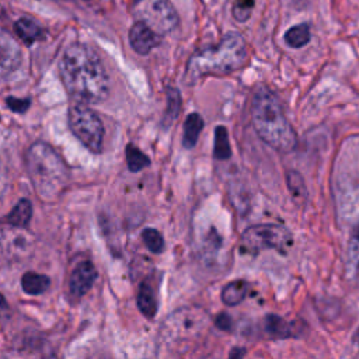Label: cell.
Listing matches in <instances>:
<instances>
[{
    "label": "cell",
    "mask_w": 359,
    "mask_h": 359,
    "mask_svg": "<svg viewBox=\"0 0 359 359\" xmlns=\"http://www.w3.org/2000/svg\"><path fill=\"white\" fill-rule=\"evenodd\" d=\"M59 73L66 92L79 103L100 104L110 95V77L103 61L86 43L69 45L61 58Z\"/></svg>",
    "instance_id": "6da1fadb"
},
{
    "label": "cell",
    "mask_w": 359,
    "mask_h": 359,
    "mask_svg": "<svg viewBox=\"0 0 359 359\" xmlns=\"http://www.w3.org/2000/svg\"><path fill=\"white\" fill-rule=\"evenodd\" d=\"M251 121L258 137L281 153L292 152L298 135L284 114L282 106L265 86L257 87L251 101Z\"/></svg>",
    "instance_id": "7a4b0ae2"
},
{
    "label": "cell",
    "mask_w": 359,
    "mask_h": 359,
    "mask_svg": "<svg viewBox=\"0 0 359 359\" xmlns=\"http://www.w3.org/2000/svg\"><path fill=\"white\" fill-rule=\"evenodd\" d=\"M249 58L247 43L237 32L224 35L219 43L193 54L187 64L184 81L188 84L205 76H224L242 69Z\"/></svg>",
    "instance_id": "3957f363"
},
{
    "label": "cell",
    "mask_w": 359,
    "mask_h": 359,
    "mask_svg": "<svg viewBox=\"0 0 359 359\" xmlns=\"http://www.w3.org/2000/svg\"><path fill=\"white\" fill-rule=\"evenodd\" d=\"M31 184L43 202H55L69 182V170L64 159L45 142H35L26 155Z\"/></svg>",
    "instance_id": "277c9868"
},
{
    "label": "cell",
    "mask_w": 359,
    "mask_h": 359,
    "mask_svg": "<svg viewBox=\"0 0 359 359\" xmlns=\"http://www.w3.org/2000/svg\"><path fill=\"white\" fill-rule=\"evenodd\" d=\"M209 320V313L201 307H182L171 313L163 323L160 340L167 345L193 342L206 331Z\"/></svg>",
    "instance_id": "5b68a950"
},
{
    "label": "cell",
    "mask_w": 359,
    "mask_h": 359,
    "mask_svg": "<svg viewBox=\"0 0 359 359\" xmlns=\"http://www.w3.org/2000/svg\"><path fill=\"white\" fill-rule=\"evenodd\" d=\"M293 244V236L282 224L265 223L255 224L244 231L240 239V251L249 255H257L265 250H275L287 254Z\"/></svg>",
    "instance_id": "8992f818"
},
{
    "label": "cell",
    "mask_w": 359,
    "mask_h": 359,
    "mask_svg": "<svg viewBox=\"0 0 359 359\" xmlns=\"http://www.w3.org/2000/svg\"><path fill=\"white\" fill-rule=\"evenodd\" d=\"M68 122L72 133L86 149L93 153L103 151L104 125L93 110L83 103L73 104L68 113Z\"/></svg>",
    "instance_id": "52a82bcc"
},
{
    "label": "cell",
    "mask_w": 359,
    "mask_h": 359,
    "mask_svg": "<svg viewBox=\"0 0 359 359\" xmlns=\"http://www.w3.org/2000/svg\"><path fill=\"white\" fill-rule=\"evenodd\" d=\"M130 12L137 19L164 35L178 26V14L170 0H130Z\"/></svg>",
    "instance_id": "ba28073f"
},
{
    "label": "cell",
    "mask_w": 359,
    "mask_h": 359,
    "mask_svg": "<svg viewBox=\"0 0 359 359\" xmlns=\"http://www.w3.org/2000/svg\"><path fill=\"white\" fill-rule=\"evenodd\" d=\"M34 250L35 239L26 228L0 222V262H26L31 258Z\"/></svg>",
    "instance_id": "9c48e42d"
},
{
    "label": "cell",
    "mask_w": 359,
    "mask_h": 359,
    "mask_svg": "<svg viewBox=\"0 0 359 359\" xmlns=\"http://www.w3.org/2000/svg\"><path fill=\"white\" fill-rule=\"evenodd\" d=\"M21 59L19 43L9 34L0 31V79L13 75L20 68Z\"/></svg>",
    "instance_id": "30bf717a"
},
{
    "label": "cell",
    "mask_w": 359,
    "mask_h": 359,
    "mask_svg": "<svg viewBox=\"0 0 359 359\" xmlns=\"http://www.w3.org/2000/svg\"><path fill=\"white\" fill-rule=\"evenodd\" d=\"M160 41L162 35L142 21H137L129 30L130 47L139 55L151 54L156 47H159Z\"/></svg>",
    "instance_id": "8fae6325"
},
{
    "label": "cell",
    "mask_w": 359,
    "mask_h": 359,
    "mask_svg": "<svg viewBox=\"0 0 359 359\" xmlns=\"http://www.w3.org/2000/svg\"><path fill=\"white\" fill-rule=\"evenodd\" d=\"M97 278V271L92 261H81L70 275L69 292L75 299L83 298L90 289H92Z\"/></svg>",
    "instance_id": "7c38bea8"
},
{
    "label": "cell",
    "mask_w": 359,
    "mask_h": 359,
    "mask_svg": "<svg viewBox=\"0 0 359 359\" xmlns=\"http://www.w3.org/2000/svg\"><path fill=\"white\" fill-rule=\"evenodd\" d=\"M345 275L359 289V226L352 232L345 260Z\"/></svg>",
    "instance_id": "4fadbf2b"
},
{
    "label": "cell",
    "mask_w": 359,
    "mask_h": 359,
    "mask_svg": "<svg viewBox=\"0 0 359 359\" xmlns=\"http://www.w3.org/2000/svg\"><path fill=\"white\" fill-rule=\"evenodd\" d=\"M14 32L27 45H31L45 37L42 26L31 17H20L14 23Z\"/></svg>",
    "instance_id": "5bb4252c"
},
{
    "label": "cell",
    "mask_w": 359,
    "mask_h": 359,
    "mask_svg": "<svg viewBox=\"0 0 359 359\" xmlns=\"http://www.w3.org/2000/svg\"><path fill=\"white\" fill-rule=\"evenodd\" d=\"M138 307L146 319H153L157 313L156 292L149 282H142L138 292Z\"/></svg>",
    "instance_id": "9a60e30c"
},
{
    "label": "cell",
    "mask_w": 359,
    "mask_h": 359,
    "mask_svg": "<svg viewBox=\"0 0 359 359\" xmlns=\"http://www.w3.org/2000/svg\"><path fill=\"white\" fill-rule=\"evenodd\" d=\"M202 129H204V118L198 113L188 114L184 122V137H183V146L186 149H193L197 145Z\"/></svg>",
    "instance_id": "2e32d148"
},
{
    "label": "cell",
    "mask_w": 359,
    "mask_h": 359,
    "mask_svg": "<svg viewBox=\"0 0 359 359\" xmlns=\"http://www.w3.org/2000/svg\"><path fill=\"white\" fill-rule=\"evenodd\" d=\"M51 287V280L47 275L37 273H26L21 277V288L27 295L38 296L47 292Z\"/></svg>",
    "instance_id": "e0dca14e"
},
{
    "label": "cell",
    "mask_w": 359,
    "mask_h": 359,
    "mask_svg": "<svg viewBox=\"0 0 359 359\" xmlns=\"http://www.w3.org/2000/svg\"><path fill=\"white\" fill-rule=\"evenodd\" d=\"M32 217V204L28 200H20L16 206L8 213L3 222L13 224L19 228H27Z\"/></svg>",
    "instance_id": "ac0fdd59"
},
{
    "label": "cell",
    "mask_w": 359,
    "mask_h": 359,
    "mask_svg": "<svg viewBox=\"0 0 359 359\" xmlns=\"http://www.w3.org/2000/svg\"><path fill=\"white\" fill-rule=\"evenodd\" d=\"M247 292H249V284L243 280H236L223 288L220 298L222 302L226 306H237L244 300Z\"/></svg>",
    "instance_id": "d6986e66"
},
{
    "label": "cell",
    "mask_w": 359,
    "mask_h": 359,
    "mask_svg": "<svg viewBox=\"0 0 359 359\" xmlns=\"http://www.w3.org/2000/svg\"><path fill=\"white\" fill-rule=\"evenodd\" d=\"M180 111H182V95L177 88L170 87L167 90V107L162 119V125L164 129L170 128L171 124L178 118Z\"/></svg>",
    "instance_id": "ffe728a7"
},
{
    "label": "cell",
    "mask_w": 359,
    "mask_h": 359,
    "mask_svg": "<svg viewBox=\"0 0 359 359\" xmlns=\"http://www.w3.org/2000/svg\"><path fill=\"white\" fill-rule=\"evenodd\" d=\"M292 324L278 314H268L265 318V331L273 338H289L292 336Z\"/></svg>",
    "instance_id": "44dd1931"
},
{
    "label": "cell",
    "mask_w": 359,
    "mask_h": 359,
    "mask_svg": "<svg viewBox=\"0 0 359 359\" xmlns=\"http://www.w3.org/2000/svg\"><path fill=\"white\" fill-rule=\"evenodd\" d=\"M213 156L216 160H228L232 156V149L229 144V133L226 126L215 128V148Z\"/></svg>",
    "instance_id": "7402d4cb"
},
{
    "label": "cell",
    "mask_w": 359,
    "mask_h": 359,
    "mask_svg": "<svg viewBox=\"0 0 359 359\" xmlns=\"http://www.w3.org/2000/svg\"><path fill=\"white\" fill-rule=\"evenodd\" d=\"M310 27L307 24H298L289 28L285 34V42L291 48H303L310 41Z\"/></svg>",
    "instance_id": "603a6c76"
},
{
    "label": "cell",
    "mask_w": 359,
    "mask_h": 359,
    "mask_svg": "<svg viewBox=\"0 0 359 359\" xmlns=\"http://www.w3.org/2000/svg\"><path fill=\"white\" fill-rule=\"evenodd\" d=\"M126 164L132 173H138L151 166V159L137 146L129 144L126 146Z\"/></svg>",
    "instance_id": "cb8c5ba5"
},
{
    "label": "cell",
    "mask_w": 359,
    "mask_h": 359,
    "mask_svg": "<svg viewBox=\"0 0 359 359\" xmlns=\"http://www.w3.org/2000/svg\"><path fill=\"white\" fill-rule=\"evenodd\" d=\"M142 239L144 243L146 244V247L153 253V254H160L164 250V239L160 235V232H157L156 229L148 228L142 232Z\"/></svg>",
    "instance_id": "d4e9b609"
},
{
    "label": "cell",
    "mask_w": 359,
    "mask_h": 359,
    "mask_svg": "<svg viewBox=\"0 0 359 359\" xmlns=\"http://www.w3.org/2000/svg\"><path fill=\"white\" fill-rule=\"evenodd\" d=\"M254 8V0H236L233 6V16L237 21H247Z\"/></svg>",
    "instance_id": "484cf974"
},
{
    "label": "cell",
    "mask_w": 359,
    "mask_h": 359,
    "mask_svg": "<svg viewBox=\"0 0 359 359\" xmlns=\"http://www.w3.org/2000/svg\"><path fill=\"white\" fill-rule=\"evenodd\" d=\"M287 177H288V187L293 193V195L298 197V198H300V197L306 198L307 194H306V188H304L302 175L296 171H288Z\"/></svg>",
    "instance_id": "4316f807"
},
{
    "label": "cell",
    "mask_w": 359,
    "mask_h": 359,
    "mask_svg": "<svg viewBox=\"0 0 359 359\" xmlns=\"http://www.w3.org/2000/svg\"><path fill=\"white\" fill-rule=\"evenodd\" d=\"M6 106H8L13 113H16V114H23V113H26V111L30 108L31 101H30V99L21 100V99H16V97H8V99H6Z\"/></svg>",
    "instance_id": "83f0119b"
},
{
    "label": "cell",
    "mask_w": 359,
    "mask_h": 359,
    "mask_svg": "<svg viewBox=\"0 0 359 359\" xmlns=\"http://www.w3.org/2000/svg\"><path fill=\"white\" fill-rule=\"evenodd\" d=\"M9 188V175H8V170L6 166L3 164L2 159H0V200H2Z\"/></svg>",
    "instance_id": "f1b7e54d"
},
{
    "label": "cell",
    "mask_w": 359,
    "mask_h": 359,
    "mask_svg": "<svg viewBox=\"0 0 359 359\" xmlns=\"http://www.w3.org/2000/svg\"><path fill=\"white\" fill-rule=\"evenodd\" d=\"M9 318H10V307H9L5 296L0 293V324L9 320Z\"/></svg>",
    "instance_id": "f546056e"
},
{
    "label": "cell",
    "mask_w": 359,
    "mask_h": 359,
    "mask_svg": "<svg viewBox=\"0 0 359 359\" xmlns=\"http://www.w3.org/2000/svg\"><path fill=\"white\" fill-rule=\"evenodd\" d=\"M216 327H219V329L223 330V331H229V330H231V327H232V320H231V318L228 316L226 313L219 314L217 319H216Z\"/></svg>",
    "instance_id": "4dcf8cb0"
},
{
    "label": "cell",
    "mask_w": 359,
    "mask_h": 359,
    "mask_svg": "<svg viewBox=\"0 0 359 359\" xmlns=\"http://www.w3.org/2000/svg\"><path fill=\"white\" fill-rule=\"evenodd\" d=\"M247 353V351L244 349V348H240V347H236V348H233L232 351H231V353H229V356L231 358H242V356H244Z\"/></svg>",
    "instance_id": "1f68e13d"
},
{
    "label": "cell",
    "mask_w": 359,
    "mask_h": 359,
    "mask_svg": "<svg viewBox=\"0 0 359 359\" xmlns=\"http://www.w3.org/2000/svg\"><path fill=\"white\" fill-rule=\"evenodd\" d=\"M353 342L359 345V329H358V330L355 331V334H353Z\"/></svg>",
    "instance_id": "d6a6232c"
}]
</instances>
